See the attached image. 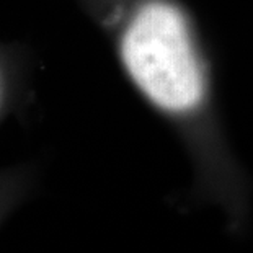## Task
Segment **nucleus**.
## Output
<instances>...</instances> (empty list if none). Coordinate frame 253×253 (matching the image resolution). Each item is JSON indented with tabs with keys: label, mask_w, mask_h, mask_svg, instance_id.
<instances>
[{
	"label": "nucleus",
	"mask_w": 253,
	"mask_h": 253,
	"mask_svg": "<svg viewBox=\"0 0 253 253\" xmlns=\"http://www.w3.org/2000/svg\"><path fill=\"white\" fill-rule=\"evenodd\" d=\"M116 49L129 80L157 108H198L204 79L181 10L169 0H144L116 25Z\"/></svg>",
	"instance_id": "f257e3e1"
},
{
	"label": "nucleus",
	"mask_w": 253,
	"mask_h": 253,
	"mask_svg": "<svg viewBox=\"0 0 253 253\" xmlns=\"http://www.w3.org/2000/svg\"><path fill=\"white\" fill-rule=\"evenodd\" d=\"M15 49L0 42V116L15 106L18 96V67Z\"/></svg>",
	"instance_id": "f03ea898"
}]
</instances>
